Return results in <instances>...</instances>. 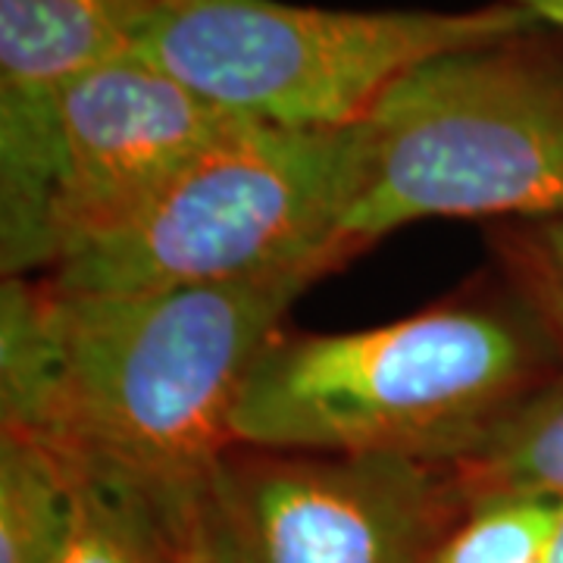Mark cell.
Wrapping results in <instances>:
<instances>
[{"label": "cell", "instance_id": "1", "mask_svg": "<svg viewBox=\"0 0 563 563\" xmlns=\"http://www.w3.org/2000/svg\"><path fill=\"white\" fill-rule=\"evenodd\" d=\"M263 279L139 295L69 291L47 276L0 285V429L85 466L198 492L232 448L254 361L307 285Z\"/></svg>", "mask_w": 563, "mask_h": 563}, {"label": "cell", "instance_id": "2", "mask_svg": "<svg viewBox=\"0 0 563 563\" xmlns=\"http://www.w3.org/2000/svg\"><path fill=\"white\" fill-rule=\"evenodd\" d=\"M563 373V342L517 301H457L342 335H273L232 444L457 466Z\"/></svg>", "mask_w": 563, "mask_h": 563}, {"label": "cell", "instance_id": "3", "mask_svg": "<svg viewBox=\"0 0 563 563\" xmlns=\"http://www.w3.org/2000/svg\"><path fill=\"white\" fill-rule=\"evenodd\" d=\"M429 217H563V35L520 32L420 63L354 125L339 242Z\"/></svg>", "mask_w": 563, "mask_h": 563}, {"label": "cell", "instance_id": "4", "mask_svg": "<svg viewBox=\"0 0 563 563\" xmlns=\"http://www.w3.org/2000/svg\"><path fill=\"white\" fill-rule=\"evenodd\" d=\"M354 195V125L295 132L235 120L117 232L51 273L69 291L139 295L335 269Z\"/></svg>", "mask_w": 563, "mask_h": 563}, {"label": "cell", "instance_id": "5", "mask_svg": "<svg viewBox=\"0 0 563 563\" xmlns=\"http://www.w3.org/2000/svg\"><path fill=\"white\" fill-rule=\"evenodd\" d=\"M532 22L514 0L461 13L166 0L135 54L229 117L335 132L357 125L420 63Z\"/></svg>", "mask_w": 563, "mask_h": 563}, {"label": "cell", "instance_id": "6", "mask_svg": "<svg viewBox=\"0 0 563 563\" xmlns=\"http://www.w3.org/2000/svg\"><path fill=\"white\" fill-rule=\"evenodd\" d=\"M203 510L222 563H432L470 495L444 463L232 444Z\"/></svg>", "mask_w": 563, "mask_h": 563}, {"label": "cell", "instance_id": "7", "mask_svg": "<svg viewBox=\"0 0 563 563\" xmlns=\"http://www.w3.org/2000/svg\"><path fill=\"white\" fill-rule=\"evenodd\" d=\"M235 120L139 54L66 85L57 98L51 269L125 225Z\"/></svg>", "mask_w": 563, "mask_h": 563}, {"label": "cell", "instance_id": "8", "mask_svg": "<svg viewBox=\"0 0 563 563\" xmlns=\"http://www.w3.org/2000/svg\"><path fill=\"white\" fill-rule=\"evenodd\" d=\"M166 0H0V191L38 203L54 185L57 98L139 51Z\"/></svg>", "mask_w": 563, "mask_h": 563}, {"label": "cell", "instance_id": "9", "mask_svg": "<svg viewBox=\"0 0 563 563\" xmlns=\"http://www.w3.org/2000/svg\"><path fill=\"white\" fill-rule=\"evenodd\" d=\"M198 492L76 463V514L54 563H179Z\"/></svg>", "mask_w": 563, "mask_h": 563}, {"label": "cell", "instance_id": "10", "mask_svg": "<svg viewBox=\"0 0 563 563\" xmlns=\"http://www.w3.org/2000/svg\"><path fill=\"white\" fill-rule=\"evenodd\" d=\"M76 514V463L0 429V563H54Z\"/></svg>", "mask_w": 563, "mask_h": 563}, {"label": "cell", "instance_id": "11", "mask_svg": "<svg viewBox=\"0 0 563 563\" xmlns=\"http://www.w3.org/2000/svg\"><path fill=\"white\" fill-rule=\"evenodd\" d=\"M454 470L470 501L501 492H536L563 501V373L520 404L517 413Z\"/></svg>", "mask_w": 563, "mask_h": 563}, {"label": "cell", "instance_id": "12", "mask_svg": "<svg viewBox=\"0 0 563 563\" xmlns=\"http://www.w3.org/2000/svg\"><path fill=\"white\" fill-rule=\"evenodd\" d=\"M561 498L501 492L473 498L432 563H542L561 520Z\"/></svg>", "mask_w": 563, "mask_h": 563}, {"label": "cell", "instance_id": "13", "mask_svg": "<svg viewBox=\"0 0 563 563\" xmlns=\"http://www.w3.org/2000/svg\"><path fill=\"white\" fill-rule=\"evenodd\" d=\"M504 261L523 298L563 342V217L532 220L504 242Z\"/></svg>", "mask_w": 563, "mask_h": 563}, {"label": "cell", "instance_id": "14", "mask_svg": "<svg viewBox=\"0 0 563 563\" xmlns=\"http://www.w3.org/2000/svg\"><path fill=\"white\" fill-rule=\"evenodd\" d=\"M179 563H222L217 539L210 532L207 523V510H203V488L195 498L191 507V520H188V532H185V544H181V561Z\"/></svg>", "mask_w": 563, "mask_h": 563}, {"label": "cell", "instance_id": "15", "mask_svg": "<svg viewBox=\"0 0 563 563\" xmlns=\"http://www.w3.org/2000/svg\"><path fill=\"white\" fill-rule=\"evenodd\" d=\"M514 3L526 7L536 20H542L563 35V0H514Z\"/></svg>", "mask_w": 563, "mask_h": 563}, {"label": "cell", "instance_id": "16", "mask_svg": "<svg viewBox=\"0 0 563 563\" xmlns=\"http://www.w3.org/2000/svg\"><path fill=\"white\" fill-rule=\"evenodd\" d=\"M544 563H563V507H561V520H558V532L551 539V548L544 554Z\"/></svg>", "mask_w": 563, "mask_h": 563}, {"label": "cell", "instance_id": "17", "mask_svg": "<svg viewBox=\"0 0 563 563\" xmlns=\"http://www.w3.org/2000/svg\"><path fill=\"white\" fill-rule=\"evenodd\" d=\"M542 563H544V561H542Z\"/></svg>", "mask_w": 563, "mask_h": 563}]
</instances>
